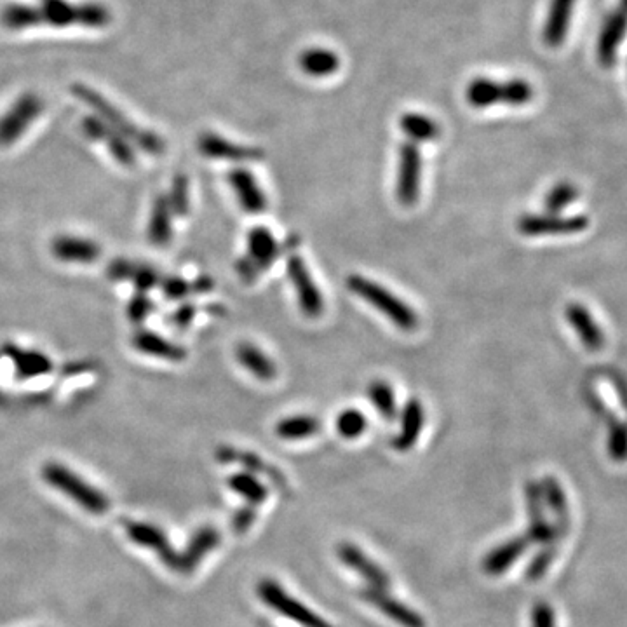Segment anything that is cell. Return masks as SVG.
<instances>
[{
  "label": "cell",
  "mask_w": 627,
  "mask_h": 627,
  "mask_svg": "<svg viewBox=\"0 0 627 627\" xmlns=\"http://www.w3.org/2000/svg\"><path fill=\"white\" fill-rule=\"evenodd\" d=\"M528 546H530V540L526 539V535L525 537H514V539L506 540L504 544H500L486 554L483 565H481L483 572L488 575L504 574L507 568H511L513 563L520 560Z\"/></svg>",
  "instance_id": "32"
},
{
  "label": "cell",
  "mask_w": 627,
  "mask_h": 627,
  "mask_svg": "<svg viewBox=\"0 0 627 627\" xmlns=\"http://www.w3.org/2000/svg\"><path fill=\"white\" fill-rule=\"evenodd\" d=\"M532 84L525 79H509V81H493L488 77H476L469 82L466 89V100L472 108H488L495 105L521 107L533 100Z\"/></svg>",
  "instance_id": "6"
},
{
  "label": "cell",
  "mask_w": 627,
  "mask_h": 627,
  "mask_svg": "<svg viewBox=\"0 0 627 627\" xmlns=\"http://www.w3.org/2000/svg\"><path fill=\"white\" fill-rule=\"evenodd\" d=\"M422 189V154L417 143L406 142L399 147L398 182L396 197L399 204L412 208L417 204Z\"/></svg>",
  "instance_id": "9"
},
{
  "label": "cell",
  "mask_w": 627,
  "mask_h": 627,
  "mask_svg": "<svg viewBox=\"0 0 627 627\" xmlns=\"http://www.w3.org/2000/svg\"><path fill=\"white\" fill-rule=\"evenodd\" d=\"M565 317L587 351L600 352L605 347L607 344L605 331L600 324L596 323V319L591 312L587 311V307L579 302H570L565 309Z\"/></svg>",
  "instance_id": "21"
},
{
  "label": "cell",
  "mask_w": 627,
  "mask_h": 627,
  "mask_svg": "<svg viewBox=\"0 0 627 627\" xmlns=\"http://www.w3.org/2000/svg\"><path fill=\"white\" fill-rule=\"evenodd\" d=\"M42 478L49 486H53L54 490L74 500L77 506L82 507L88 513L100 516L110 509V500L100 488L91 485L77 472L68 469L63 464L48 462L42 467Z\"/></svg>",
  "instance_id": "4"
},
{
  "label": "cell",
  "mask_w": 627,
  "mask_h": 627,
  "mask_svg": "<svg viewBox=\"0 0 627 627\" xmlns=\"http://www.w3.org/2000/svg\"><path fill=\"white\" fill-rule=\"evenodd\" d=\"M368 427V418L358 408H347L337 417V431L344 439H356L363 436Z\"/></svg>",
  "instance_id": "42"
},
{
  "label": "cell",
  "mask_w": 627,
  "mask_h": 627,
  "mask_svg": "<svg viewBox=\"0 0 627 627\" xmlns=\"http://www.w3.org/2000/svg\"><path fill=\"white\" fill-rule=\"evenodd\" d=\"M257 506H244L241 509H237L230 526H232V532L236 535H244V533L250 530L251 526L255 525L257 521Z\"/></svg>",
  "instance_id": "46"
},
{
  "label": "cell",
  "mask_w": 627,
  "mask_h": 627,
  "mask_svg": "<svg viewBox=\"0 0 627 627\" xmlns=\"http://www.w3.org/2000/svg\"><path fill=\"white\" fill-rule=\"evenodd\" d=\"M577 199H579L577 185L565 180V182L556 183L553 189L547 192L544 208L547 209V213L561 215V211L568 208L570 204H574Z\"/></svg>",
  "instance_id": "40"
},
{
  "label": "cell",
  "mask_w": 627,
  "mask_h": 627,
  "mask_svg": "<svg viewBox=\"0 0 627 627\" xmlns=\"http://www.w3.org/2000/svg\"><path fill=\"white\" fill-rule=\"evenodd\" d=\"M51 253L63 263H93L102 257V246L86 237L63 234L54 237Z\"/></svg>",
  "instance_id": "24"
},
{
  "label": "cell",
  "mask_w": 627,
  "mask_h": 627,
  "mask_svg": "<svg viewBox=\"0 0 627 627\" xmlns=\"http://www.w3.org/2000/svg\"><path fill=\"white\" fill-rule=\"evenodd\" d=\"M286 272H288L293 288L297 291L300 311L309 319H317L324 312L323 293L314 283L304 258L297 253H290L288 262H286Z\"/></svg>",
  "instance_id": "10"
},
{
  "label": "cell",
  "mask_w": 627,
  "mask_h": 627,
  "mask_svg": "<svg viewBox=\"0 0 627 627\" xmlns=\"http://www.w3.org/2000/svg\"><path fill=\"white\" fill-rule=\"evenodd\" d=\"M540 488H542V495L547 502L549 509L553 511L554 518H556V532L561 537H565L568 532V526H570V513H568L567 495L561 488V483L553 476H547V478L540 481Z\"/></svg>",
  "instance_id": "33"
},
{
  "label": "cell",
  "mask_w": 627,
  "mask_h": 627,
  "mask_svg": "<svg viewBox=\"0 0 627 627\" xmlns=\"http://www.w3.org/2000/svg\"><path fill=\"white\" fill-rule=\"evenodd\" d=\"M359 596L401 627H425V619L417 610L396 600L385 589L368 586L359 591Z\"/></svg>",
  "instance_id": "16"
},
{
  "label": "cell",
  "mask_w": 627,
  "mask_h": 627,
  "mask_svg": "<svg viewBox=\"0 0 627 627\" xmlns=\"http://www.w3.org/2000/svg\"><path fill=\"white\" fill-rule=\"evenodd\" d=\"M337 554L345 567L352 568L359 577H363L368 582V586L385 589V591L391 586V577L387 575L384 568L371 560L370 556L363 549H359L356 544L340 542Z\"/></svg>",
  "instance_id": "17"
},
{
  "label": "cell",
  "mask_w": 627,
  "mask_h": 627,
  "mask_svg": "<svg viewBox=\"0 0 627 627\" xmlns=\"http://www.w3.org/2000/svg\"><path fill=\"white\" fill-rule=\"evenodd\" d=\"M236 358L244 370L250 371L253 377L262 382H272L277 377V366L274 359L267 356L258 345L251 342H239L236 345Z\"/></svg>",
  "instance_id": "31"
},
{
  "label": "cell",
  "mask_w": 627,
  "mask_h": 627,
  "mask_svg": "<svg viewBox=\"0 0 627 627\" xmlns=\"http://www.w3.org/2000/svg\"><path fill=\"white\" fill-rule=\"evenodd\" d=\"M81 129L82 133L88 136L89 140L103 143L119 164L126 166V168H133V166H135V145L128 142L124 136L119 135L115 129L110 128L100 117H96V115H86V117L82 119Z\"/></svg>",
  "instance_id": "14"
},
{
  "label": "cell",
  "mask_w": 627,
  "mask_h": 627,
  "mask_svg": "<svg viewBox=\"0 0 627 627\" xmlns=\"http://www.w3.org/2000/svg\"><path fill=\"white\" fill-rule=\"evenodd\" d=\"M124 530L129 540H133L136 546L147 547L150 551L159 556V560L171 568L173 572H178L180 567V553L171 546L168 535L162 532L161 528L145 521H124Z\"/></svg>",
  "instance_id": "13"
},
{
  "label": "cell",
  "mask_w": 627,
  "mask_h": 627,
  "mask_svg": "<svg viewBox=\"0 0 627 627\" xmlns=\"http://www.w3.org/2000/svg\"><path fill=\"white\" fill-rule=\"evenodd\" d=\"M556 553H558V546H556V544L544 546V549L533 558L532 563L526 568V579H542V577L546 575L547 570H549V567H551L554 558H556Z\"/></svg>",
  "instance_id": "43"
},
{
  "label": "cell",
  "mask_w": 627,
  "mask_h": 627,
  "mask_svg": "<svg viewBox=\"0 0 627 627\" xmlns=\"http://www.w3.org/2000/svg\"><path fill=\"white\" fill-rule=\"evenodd\" d=\"M196 314V305L182 304L173 312V316L169 317V324H173L176 330H187Z\"/></svg>",
  "instance_id": "48"
},
{
  "label": "cell",
  "mask_w": 627,
  "mask_h": 627,
  "mask_svg": "<svg viewBox=\"0 0 627 627\" xmlns=\"http://www.w3.org/2000/svg\"><path fill=\"white\" fill-rule=\"evenodd\" d=\"M608 380L612 382V385L615 387V391H617V396L621 399L622 406H624V410L627 412V382L621 375H610Z\"/></svg>",
  "instance_id": "49"
},
{
  "label": "cell",
  "mask_w": 627,
  "mask_h": 627,
  "mask_svg": "<svg viewBox=\"0 0 627 627\" xmlns=\"http://www.w3.org/2000/svg\"><path fill=\"white\" fill-rule=\"evenodd\" d=\"M321 427H323L321 420L314 415H291L279 420L274 431L277 438L284 441H298L316 436Z\"/></svg>",
  "instance_id": "37"
},
{
  "label": "cell",
  "mask_w": 627,
  "mask_h": 627,
  "mask_svg": "<svg viewBox=\"0 0 627 627\" xmlns=\"http://www.w3.org/2000/svg\"><path fill=\"white\" fill-rule=\"evenodd\" d=\"M131 342H133L136 351L152 356V358L164 359V361H171V363H180L187 358L185 347L171 342L168 338L161 337L159 333H154V331H136Z\"/></svg>",
  "instance_id": "29"
},
{
  "label": "cell",
  "mask_w": 627,
  "mask_h": 627,
  "mask_svg": "<svg viewBox=\"0 0 627 627\" xmlns=\"http://www.w3.org/2000/svg\"><path fill=\"white\" fill-rule=\"evenodd\" d=\"M42 23L54 28L79 25L86 28H105L112 21V13L102 2H70V0H41Z\"/></svg>",
  "instance_id": "5"
},
{
  "label": "cell",
  "mask_w": 627,
  "mask_h": 627,
  "mask_svg": "<svg viewBox=\"0 0 627 627\" xmlns=\"http://www.w3.org/2000/svg\"><path fill=\"white\" fill-rule=\"evenodd\" d=\"M7 358L13 363L14 373L20 380H30V378L48 375L53 370L51 359L41 351L34 349H21L18 345H6Z\"/></svg>",
  "instance_id": "28"
},
{
  "label": "cell",
  "mask_w": 627,
  "mask_h": 627,
  "mask_svg": "<svg viewBox=\"0 0 627 627\" xmlns=\"http://www.w3.org/2000/svg\"><path fill=\"white\" fill-rule=\"evenodd\" d=\"M577 0H551L542 39L547 48H560L567 39L570 21L574 16Z\"/></svg>",
  "instance_id": "27"
},
{
  "label": "cell",
  "mask_w": 627,
  "mask_h": 627,
  "mask_svg": "<svg viewBox=\"0 0 627 627\" xmlns=\"http://www.w3.org/2000/svg\"><path fill=\"white\" fill-rule=\"evenodd\" d=\"M166 196H168L169 206H171L173 215L178 216V218H185V216L189 215L190 192L187 175L178 173L173 178L171 189H169V194H166Z\"/></svg>",
  "instance_id": "41"
},
{
  "label": "cell",
  "mask_w": 627,
  "mask_h": 627,
  "mask_svg": "<svg viewBox=\"0 0 627 627\" xmlns=\"http://www.w3.org/2000/svg\"><path fill=\"white\" fill-rule=\"evenodd\" d=\"M44 112V100L41 96L28 91L16 98V102L7 108L0 117V147H11L27 133Z\"/></svg>",
  "instance_id": "8"
},
{
  "label": "cell",
  "mask_w": 627,
  "mask_h": 627,
  "mask_svg": "<svg viewBox=\"0 0 627 627\" xmlns=\"http://www.w3.org/2000/svg\"><path fill=\"white\" fill-rule=\"evenodd\" d=\"M345 284L354 295L363 298L373 309L384 314L399 330H417V312L413 311L412 307L403 302L401 298L396 297L392 291L384 288L382 284L375 283L368 277L359 276V274H351L347 277Z\"/></svg>",
  "instance_id": "3"
},
{
  "label": "cell",
  "mask_w": 627,
  "mask_h": 627,
  "mask_svg": "<svg viewBox=\"0 0 627 627\" xmlns=\"http://www.w3.org/2000/svg\"><path fill=\"white\" fill-rule=\"evenodd\" d=\"M70 91L79 102L88 105L95 112L96 117H100L105 124L115 129L119 135L124 136L128 142L140 147L145 154L156 157L164 154L166 143L161 136L154 131H149V129L140 128L135 121H131L128 115L122 112L121 108L115 107L114 103L105 98L100 91H96L82 82H75Z\"/></svg>",
  "instance_id": "1"
},
{
  "label": "cell",
  "mask_w": 627,
  "mask_h": 627,
  "mask_svg": "<svg viewBox=\"0 0 627 627\" xmlns=\"http://www.w3.org/2000/svg\"><path fill=\"white\" fill-rule=\"evenodd\" d=\"M302 239L293 234L284 243H277L276 237L267 227H253L246 237V255L236 262L237 276L241 277L244 284H253L258 276L270 269V265L284 253L297 251Z\"/></svg>",
  "instance_id": "2"
},
{
  "label": "cell",
  "mask_w": 627,
  "mask_h": 627,
  "mask_svg": "<svg viewBox=\"0 0 627 627\" xmlns=\"http://www.w3.org/2000/svg\"><path fill=\"white\" fill-rule=\"evenodd\" d=\"M173 211L169 206L168 196L159 194L152 203L150 209L149 227H147V236L150 243L157 248H164L171 243L173 237Z\"/></svg>",
  "instance_id": "30"
},
{
  "label": "cell",
  "mask_w": 627,
  "mask_h": 627,
  "mask_svg": "<svg viewBox=\"0 0 627 627\" xmlns=\"http://www.w3.org/2000/svg\"><path fill=\"white\" fill-rule=\"evenodd\" d=\"M399 128L413 143L436 142L441 136L438 122L427 115L415 114V112L401 115Z\"/></svg>",
  "instance_id": "36"
},
{
  "label": "cell",
  "mask_w": 627,
  "mask_h": 627,
  "mask_svg": "<svg viewBox=\"0 0 627 627\" xmlns=\"http://www.w3.org/2000/svg\"><path fill=\"white\" fill-rule=\"evenodd\" d=\"M532 627H556L553 607L546 601H537L533 605Z\"/></svg>",
  "instance_id": "47"
},
{
  "label": "cell",
  "mask_w": 627,
  "mask_h": 627,
  "mask_svg": "<svg viewBox=\"0 0 627 627\" xmlns=\"http://www.w3.org/2000/svg\"><path fill=\"white\" fill-rule=\"evenodd\" d=\"M526 511H528V532L526 539L530 544H542L551 546L560 542V535L556 532L554 525H551L546 518L544 511V495L542 488L537 481H526L525 483Z\"/></svg>",
  "instance_id": "12"
},
{
  "label": "cell",
  "mask_w": 627,
  "mask_h": 627,
  "mask_svg": "<svg viewBox=\"0 0 627 627\" xmlns=\"http://www.w3.org/2000/svg\"><path fill=\"white\" fill-rule=\"evenodd\" d=\"M587 401L591 403L596 415H600L608 425L607 450L610 459L614 462H626L627 460V422L619 420L614 413L608 412L601 399L594 394H587Z\"/></svg>",
  "instance_id": "26"
},
{
  "label": "cell",
  "mask_w": 627,
  "mask_h": 627,
  "mask_svg": "<svg viewBox=\"0 0 627 627\" xmlns=\"http://www.w3.org/2000/svg\"><path fill=\"white\" fill-rule=\"evenodd\" d=\"M222 540V535L216 530L215 526H201L192 537L189 544L180 553V567L176 574L190 575L194 574L201 561L204 560L206 554L215 551L218 544Z\"/></svg>",
  "instance_id": "22"
},
{
  "label": "cell",
  "mask_w": 627,
  "mask_h": 627,
  "mask_svg": "<svg viewBox=\"0 0 627 627\" xmlns=\"http://www.w3.org/2000/svg\"><path fill=\"white\" fill-rule=\"evenodd\" d=\"M227 483H229L230 490L241 495L244 500H248L250 506H258L269 497L267 486L263 485L258 476L251 474V472H236L230 476Z\"/></svg>",
  "instance_id": "38"
},
{
  "label": "cell",
  "mask_w": 627,
  "mask_h": 627,
  "mask_svg": "<svg viewBox=\"0 0 627 627\" xmlns=\"http://www.w3.org/2000/svg\"><path fill=\"white\" fill-rule=\"evenodd\" d=\"M154 311V302L150 300L147 293H138L129 300L128 317L135 324H140L147 319L150 312Z\"/></svg>",
  "instance_id": "45"
},
{
  "label": "cell",
  "mask_w": 627,
  "mask_h": 627,
  "mask_svg": "<svg viewBox=\"0 0 627 627\" xmlns=\"http://www.w3.org/2000/svg\"><path fill=\"white\" fill-rule=\"evenodd\" d=\"M161 290L166 300H185L192 293V283L180 276L162 277Z\"/></svg>",
  "instance_id": "44"
},
{
  "label": "cell",
  "mask_w": 627,
  "mask_h": 627,
  "mask_svg": "<svg viewBox=\"0 0 627 627\" xmlns=\"http://www.w3.org/2000/svg\"><path fill=\"white\" fill-rule=\"evenodd\" d=\"M213 288H215V281L209 276L197 277L196 281L192 283V293H196V295H206Z\"/></svg>",
  "instance_id": "50"
},
{
  "label": "cell",
  "mask_w": 627,
  "mask_h": 627,
  "mask_svg": "<svg viewBox=\"0 0 627 627\" xmlns=\"http://www.w3.org/2000/svg\"><path fill=\"white\" fill-rule=\"evenodd\" d=\"M622 6L627 7V0H622Z\"/></svg>",
  "instance_id": "51"
},
{
  "label": "cell",
  "mask_w": 627,
  "mask_h": 627,
  "mask_svg": "<svg viewBox=\"0 0 627 627\" xmlns=\"http://www.w3.org/2000/svg\"><path fill=\"white\" fill-rule=\"evenodd\" d=\"M425 425V410L422 401L417 398L406 401L403 412L399 415V432L392 439V446L398 452H410L417 445Z\"/></svg>",
  "instance_id": "25"
},
{
  "label": "cell",
  "mask_w": 627,
  "mask_h": 627,
  "mask_svg": "<svg viewBox=\"0 0 627 627\" xmlns=\"http://www.w3.org/2000/svg\"><path fill=\"white\" fill-rule=\"evenodd\" d=\"M368 399L385 422H394L398 418V401H396V394H394V389L389 382L371 380L370 385H368Z\"/></svg>",
  "instance_id": "39"
},
{
  "label": "cell",
  "mask_w": 627,
  "mask_h": 627,
  "mask_svg": "<svg viewBox=\"0 0 627 627\" xmlns=\"http://www.w3.org/2000/svg\"><path fill=\"white\" fill-rule=\"evenodd\" d=\"M215 457L220 464H239L255 476H265L270 483H274L283 492L288 488V479L283 472L270 466L269 462L258 457L257 453L244 452V450H237V448L225 445L216 448Z\"/></svg>",
  "instance_id": "18"
},
{
  "label": "cell",
  "mask_w": 627,
  "mask_h": 627,
  "mask_svg": "<svg viewBox=\"0 0 627 627\" xmlns=\"http://www.w3.org/2000/svg\"><path fill=\"white\" fill-rule=\"evenodd\" d=\"M298 65L302 68V72L311 77H330L337 74L340 68V58L335 51L326 48L305 49L304 53L298 58Z\"/></svg>",
  "instance_id": "34"
},
{
  "label": "cell",
  "mask_w": 627,
  "mask_h": 627,
  "mask_svg": "<svg viewBox=\"0 0 627 627\" xmlns=\"http://www.w3.org/2000/svg\"><path fill=\"white\" fill-rule=\"evenodd\" d=\"M107 276L112 281H129L135 284L138 293H147L161 286V272L149 263H138L126 258H117L108 263Z\"/></svg>",
  "instance_id": "19"
},
{
  "label": "cell",
  "mask_w": 627,
  "mask_h": 627,
  "mask_svg": "<svg viewBox=\"0 0 627 627\" xmlns=\"http://www.w3.org/2000/svg\"><path fill=\"white\" fill-rule=\"evenodd\" d=\"M257 593L265 605H269L272 610H276L277 614L297 622L302 627H333L330 622L324 621L321 615H317L314 610L305 607L304 603H300L297 598L286 593L276 580H260Z\"/></svg>",
  "instance_id": "7"
},
{
  "label": "cell",
  "mask_w": 627,
  "mask_h": 627,
  "mask_svg": "<svg viewBox=\"0 0 627 627\" xmlns=\"http://www.w3.org/2000/svg\"><path fill=\"white\" fill-rule=\"evenodd\" d=\"M589 227V218L584 215H523L518 220V230L526 237L567 236L579 234Z\"/></svg>",
  "instance_id": "11"
},
{
  "label": "cell",
  "mask_w": 627,
  "mask_h": 627,
  "mask_svg": "<svg viewBox=\"0 0 627 627\" xmlns=\"http://www.w3.org/2000/svg\"><path fill=\"white\" fill-rule=\"evenodd\" d=\"M227 180L236 194L237 203L246 213L260 215L263 211H267L269 201L251 171L244 168L232 169L227 175Z\"/></svg>",
  "instance_id": "20"
},
{
  "label": "cell",
  "mask_w": 627,
  "mask_h": 627,
  "mask_svg": "<svg viewBox=\"0 0 627 627\" xmlns=\"http://www.w3.org/2000/svg\"><path fill=\"white\" fill-rule=\"evenodd\" d=\"M197 149L204 157L209 159H220V161L230 162H257L262 161L265 152L258 147H248V145H239L232 143L216 135V133H203L197 138Z\"/></svg>",
  "instance_id": "15"
},
{
  "label": "cell",
  "mask_w": 627,
  "mask_h": 627,
  "mask_svg": "<svg viewBox=\"0 0 627 627\" xmlns=\"http://www.w3.org/2000/svg\"><path fill=\"white\" fill-rule=\"evenodd\" d=\"M627 32V7L621 6L610 14L605 27L601 30L596 54L603 67H612Z\"/></svg>",
  "instance_id": "23"
},
{
  "label": "cell",
  "mask_w": 627,
  "mask_h": 627,
  "mask_svg": "<svg viewBox=\"0 0 627 627\" xmlns=\"http://www.w3.org/2000/svg\"><path fill=\"white\" fill-rule=\"evenodd\" d=\"M0 23L11 32H23L28 28L42 27V14L34 4H7L0 11Z\"/></svg>",
  "instance_id": "35"
}]
</instances>
